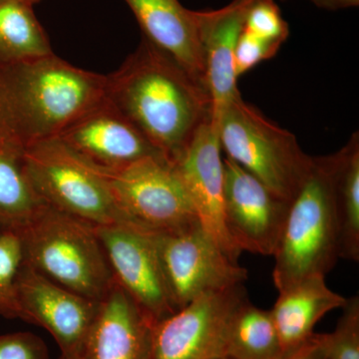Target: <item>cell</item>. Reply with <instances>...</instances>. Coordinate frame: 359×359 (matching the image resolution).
<instances>
[{"label":"cell","instance_id":"7a4b0ae2","mask_svg":"<svg viewBox=\"0 0 359 359\" xmlns=\"http://www.w3.org/2000/svg\"><path fill=\"white\" fill-rule=\"evenodd\" d=\"M106 76L55 54L0 66V144L25 151L57 138L105 95Z\"/></svg>","mask_w":359,"mask_h":359},{"label":"cell","instance_id":"3957f363","mask_svg":"<svg viewBox=\"0 0 359 359\" xmlns=\"http://www.w3.org/2000/svg\"><path fill=\"white\" fill-rule=\"evenodd\" d=\"M22 264L82 297L101 302L114 285L96 226L44 205L21 230Z\"/></svg>","mask_w":359,"mask_h":359},{"label":"cell","instance_id":"f1b7e54d","mask_svg":"<svg viewBox=\"0 0 359 359\" xmlns=\"http://www.w3.org/2000/svg\"><path fill=\"white\" fill-rule=\"evenodd\" d=\"M314 6L327 11H339V9L358 7L359 0H309Z\"/></svg>","mask_w":359,"mask_h":359},{"label":"cell","instance_id":"8fae6325","mask_svg":"<svg viewBox=\"0 0 359 359\" xmlns=\"http://www.w3.org/2000/svg\"><path fill=\"white\" fill-rule=\"evenodd\" d=\"M96 230L115 282L155 321L174 313L156 233L131 223L96 226Z\"/></svg>","mask_w":359,"mask_h":359},{"label":"cell","instance_id":"ac0fdd59","mask_svg":"<svg viewBox=\"0 0 359 359\" xmlns=\"http://www.w3.org/2000/svg\"><path fill=\"white\" fill-rule=\"evenodd\" d=\"M346 299L328 287L325 276L313 275L278 292L271 309L283 353L313 337V328L330 311L341 309Z\"/></svg>","mask_w":359,"mask_h":359},{"label":"cell","instance_id":"4dcf8cb0","mask_svg":"<svg viewBox=\"0 0 359 359\" xmlns=\"http://www.w3.org/2000/svg\"><path fill=\"white\" fill-rule=\"evenodd\" d=\"M25 1L30 2L33 6H35V4H39L41 0H25Z\"/></svg>","mask_w":359,"mask_h":359},{"label":"cell","instance_id":"277c9868","mask_svg":"<svg viewBox=\"0 0 359 359\" xmlns=\"http://www.w3.org/2000/svg\"><path fill=\"white\" fill-rule=\"evenodd\" d=\"M335 154L313 157L297 197L290 203L273 259L278 292L313 275L327 276L339 257L334 197Z\"/></svg>","mask_w":359,"mask_h":359},{"label":"cell","instance_id":"ba28073f","mask_svg":"<svg viewBox=\"0 0 359 359\" xmlns=\"http://www.w3.org/2000/svg\"><path fill=\"white\" fill-rule=\"evenodd\" d=\"M156 242L176 311L207 292L247 280V269L231 261L200 223L183 230L156 233Z\"/></svg>","mask_w":359,"mask_h":359},{"label":"cell","instance_id":"1f68e13d","mask_svg":"<svg viewBox=\"0 0 359 359\" xmlns=\"http://www.w3.org/2000/svg\"><path fill=\"white\" fill-rule=\"evenodd\" d=\"M221 359H231V358H221Z\"/></svg>","mask_w":359,"mask_h":359},{"label":"cell","instance_id":"d4e9b609","mask_svg":"<svg viewBox=\"0 0 359 359\" xmlns=\"http://www.w3.org/2000/svg\"><path fill=\"white\" fill-rule=\"evenodd\" d=\"M244 29L259 39L282 45L290 35L289 25L273 0H256L248 13Z\"/></svg>","mask_w":359,"mask_h":359},{"label":"cell","instance_id":"7c38bea8","mask_svg":"<svg viewBox=\"0 0 359 359\" xmlns=\"http://www.w3.org/2000/svg\"><path fill=\"white\" fill-rule=\"evenodd\" d=\"M16 292L23 321L45 328L55 339L61 355L86 351L100 302L66 289L23 264Z\"/></svg>","mask_w":359,"mask_h":359},{"label":"cell","instance_id":"30bf717a","mask_svg":"<svg viewBox=\"0 0 359 359\" xmlns=\"http://www.w3.org/2000/svg\"><path fill=\"white\" fill-rule=\"evenodd\" d=\"M290 203L230 158H224V223L241 252L273 257Z\"/></svg>","mask_w":359,"mask_h":359},{"label":"cell","instance_id":"e0dca14e","mask_svg":"<svg viewBox=\"0 0 359 359\" xmlns=\"http://www.w3.org/2000/svg\"><path fill=\"white\" fill-rule=\"evenodd\" d=\"M125 2L140 25L144 39L176 61L207 88L196 11L186 8L179 0Z\"/></svg>","mask_w":359,"mask_h":359},{"label":"cell","instance_id":"6da1fadb","mask_svg":"<svg viewBox=\"0 0 359 359\" xmlns=\"http://www.w3.org/2000/svg\"><path fill=\"white\" fill-rule=\"evenodd\" d=\"M105 96L173 165L200 127L212 121L208 89L144 37L106 76Z\"/></svg>","mask_w":359,"mask_h":359},{"label":"cell","instance_id":"9a60e30c","mask_svg":"<svg viewBox=\"0 0 359 359\" xmlns=\"http://www.w3.org/2000/svg\"><path fill=\"white\" fill-rule=\"evenodd\" d=\"M255 1L233 0L216 11H196L205 84L211 97L212 123L217 129L224 110L241 96L233 57L245 18Z\"/></svg>","mask_w":359,"mask_h":359},{"label":"cell","instance_id":"f546056e","mask_svg":"<svg viewBox=\"0 0 359 359\" xmlns=\"http://www.w3.org/2000/svg\"><path fill=\"white\" fill-rule=\"evenodd\" d=\"M60 359H91L89 358L88 354H87L86 351L84 353L79 354H74V355H61Z\"/></svg>","mask_w":359,"mask_h":359},{"label":"cell","instance_id":"7402d4cb","mask_svg":"<svg viewBox=\"0 0 359 359\" xmlns=\"http://www.w3.org/2000/svg\"><path fill=\"white\" fill-rule=\"evenodd\" d=\"M283 347L271 311L257 308L245 299L233 314L228 337L226 358L278 359Z\"/></svg>","mask_w":359,"mask_h":359},{"label":"cell","instance_id":"ffe728a7","mask_svg":"<svg viewBox=\"0 0 359 359\" xmlns=\"http://www.w3.org/2000/svg\"><path fill=\"white\" fill-rule=\"evenodd\" d=\"M33 6L25 0H0V66L54 53Z\"/></svg>","mask_w":359,"mask_h":359},{"label":"cell","instance_id":"cb8c5ba5","mask_svg":"<svg viewBox=\"0 0 359 359\" xmlns=\"http://www.w3.org/2000/svg\"><path fill=\"white\" fill-rule=\"evenodd\" d=\"M337 327L330 334H314L327 359H359V297L346 299Z\"/></svg>","mask_w":359,"mask_h":359},{"label":"cell","instance_id":"9c48e42d","mask_svg":"<svg viewBox=\"0 0 359 359\" xmlns=\"http://www.w3.org/2000/svg\"><path fill=\"white\" fill-rule=\"evenodd\" d=\"M248 299L242 285L207 292L153 327L151 359L226 358L233 314Z\"/></svg>","mask_w":359,"mask_h":359},{"label":"cell","instance_id":"5b68a950","mask_svg":"<svg viewBox=\"0 0 359 359\" xmlns=\"http://www.w3.org/2000/svg\"><path fill=\"white\" fill-rule=\"evenodd\" d=\"M226 157L254 175L283 199L292 203L313 164L294 134L271 122L238 96L218 125Z\"/></svg>","mask_w":359,"mask_h":359},{"label":"cell","instance_id":"52a82bcc","mask_svg":"<svg viewBox=\"0 0 359 359\" xmlns=\"http://www.w3.org/2000/svg\"><path fill=\"white\" fill-rule=\"evenodd\" d=\"M102 173L129 223L156 233L199 223L181 177L165 158H145L119 171Z\"/></svg>","mask_w":359,"mask_h":359},{"label":"cell","instance_id":"44dd1931","mask_svg":"<svg viewBox=\"0 0 359 359\" xmlns=\"http://www.w3.org/2000/svg\"><path fill=\"white\" fill-rule=\"evenodd\" d=\"M44 205L28 178L25 151L0 144V231L21 230Z\"/></svg>","mask_w":359,"mask_h":359},{"label":"cell","instance_id":"5bb4252c","mask_svg":"<svg viewBox=\"0 0 359 359\" xmlns=\"http://www.w3.org/2000/svg\"><path fill=\"white\" fill-rule=\"evenodd\" d=\"M185 185L198 219L226 256L238 263L242 254L224 223V159L219 131L212 121L200 127L174 164Z\"/></svg>","mask_w":359,"mask_h":359},{"label":"cell","instance_id":"d6986e66","mask_svg":"<svg viewBox=\"0 0 359 359\" xmlns=\"http://www.w3.org/2000/svg\"><path fill=\"white\" fill-rule=\"evenodd\" d=\"M335 154L334 197L339 257L359 261V136L353 134Z\"/></svg>","mask_w":359,"mask_h":359},{"label":"cell","instance_id":"8992f818","mask_svg":"<svg viewBox=\"0 0 359 359\" xmlns=\"http://www.w3.org/2000/svg\"><path fill=\"white\" fill-rule=\"evenodd\" d=\"M26 172L45 204L95 226L129 223L105 175L58 138L25 151Z\"/></svg>","mask_w":359,"mask_h":359},{"label":"cell","instance_id":"4316f807","mask_svg":"<svg viewBox=\"0 0 359 359\" xmlns=\"http://www.w3.org/2000/svg\"><path fill=\"white\" fill-rule=\"evenodd\" d=\"M0 359H49L48 349L32 332L0 334Z\"/></svg>","mask_w":359,"mask_h":359},{"label":"cell","instance_id":"603a6c76","mask_svg":"<svg viewBox=\"0 0 359 359\" xmlns=\"http://www.w3.org/2000/svg\"><path fill=\"white\" fill-rule=\"evenodd\" d=\"M22 249L16 231H0V318L23 320L16 292Z\"/></svg>","mask_w":359,"mask_h":359},{"label":"cell","instance_id":"83f0119b","mask_svg":"<svg viewBox=\"0 0 359 359\" xmlns=\"http://www.w3.org/2000/svg\"><path fill=\"white\" fill-rule=\"evenodd\" d=\"M278 359H327V358L321 353L313 334L308 341L294 349L285 351Z\"/></svg>","mask_w":359,"mask_h":359},{"label":"cell","instance_id":"484cf974","mask_svg":"<svg viewBox=\"0 0 359 359\" xmlns=\"http://www.w3.org/2000/svg\"><path fill=\"white\" fill-rule=\"evenodd\" d=\"M280 46L282 44L259 39L243 28L233 57L237 77L242 76L259 63L276 56Z\"/></svg>","mask_w":359,"mask_h":359},{"label":"cell","instance_id":"4fadbf2b","mask_svg":"<svg viewBox=\"0 0 359 359\" xmlns=\"http://www.w3.org/2000/svg\"><path fill=\"white\" fill-rule=\"evenodd\" d=\"M57 138L105 173L145 158H165L105 95L73 120Z\"/></svg>","mask_w":359,"mask_h":359},{"label":"cell","instance_id":"2e32d148","mask_svg":"<svg viewBox=\"0 0 359 359\" xmlns=\"http://www.w3.org/2000/svg\"><path fill=\"white\" fill-rule=\"evenodd\" d=\"M155 323L115 282L100 302L86 353L91 359H151Z\"/></svg>","mask_w":359,"mask_h":359},{"label":"cell","instance_id":"d6a6232c","mask_svg":"<svg viewBox=\"0 0 359 359\" xmlns=\"http://www.w3.org/2000/svg\"></svg>","mask_w":359,"mask_h":359}]
</instances>
